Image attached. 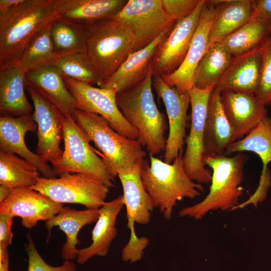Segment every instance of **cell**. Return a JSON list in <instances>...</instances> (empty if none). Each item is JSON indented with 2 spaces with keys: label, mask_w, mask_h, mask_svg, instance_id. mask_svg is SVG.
Instances as JSON below:
<instances>
[{
  "label": "cell",
  "mask_w": 271,
  "mask_h": 271,
  "mask_svg": "<svg viewBox=\"0 0 271 271\" xmlns=\"http://www.w3.org/2000/svg\"><path fill=\"white\" fill-rule=\"evenodd\" d=\"M58 18L57 0H23L0 14V67L14 63L35 35Z\"/></svg>",
  "instance_id": "1"
},
{
  "label": "cell",
  "mask_w": 271,
  "mask_h": 271,
  "mask_svg": "<svg viewBox=\"0 0 271 271\" xmlns=\"http://www.w3.org/2000/svg\"><path fill=\"white\" fill-rule=\"evenodd\" d=\"M248 160L243 152L236 153L232 157L204 154L203 162L212 170L209 192L200 202L181 209L179 216L199 219L210 211L235 209L243 195L240 185Z\"/></svg>",
  "instance_id": "2"
},
{
  "label": "cell",
  "mask_w": 271,
  "mask_h": 271,
  "mask_svg": "<svg viewBox=\"0 0 271 271\" xmlns=\"http://www.w3.org/2000/svg\"><path fill=\"white\" fill-rule=\"evenodd\" d=\"M150 160V164L146 159L142 163V181L155 207L169 220L178 201L197 197L204 192V187L189 177L182 154L170 164L151 155Z\"/></svg>",
  "instance_id": "3"
},
{
  "label": "cell",
  "mask_w": 271,
  "mask_h": 271,
  "mask_svg": "<svg viewBox=\"0 0 271 271\" xmlns=\"http://www.w3.org/2000/svg\"><path fill=\"white\" fill-rule=\"evenodd\" d=\"M152 66L146 77L134 87L116 93L117 105L128 122L139 132L138 140L154 156L164 151L167 123L152 91Z\"/></svg>",
  "instance_id": "4"
},
{
  "label": "cell",
  "mask_w": 271,
  "mask_h": 271,
  "mask_svg": "<svg viewBox=\"0 0 271 271\" xmlns=\"http://www.w3.org/2000/svg\"><path fill=\"white\" fill-rule=\"evenodd\" d=\"M72 117L92 142L111 177L114 179L120 172H128L145 159L146 152L138 140H131L115 131L101 116L78 109Z\"/></svg>",
  "instance_id": "5"
},
{
  "label": "cell",
  "mask_w": 271,
  "mask_h": 271,
  "mask_svg": "<svg viewBox=\"0 0 271 271\" xmlns=\"http://www.w3.org/2000/svg\"><path fill=\"white\" fill-rule=\"evenodd\" d=\"M85 26V53L102 83L111 76L132 52L134 37L127 27L111 18Z\"/></svg>",
  "instance_id": "6"
},
{
  "label": "cell",
  "mask_w": 271,
  "mask_h": 271,
  "mask_svg": "<svg viewBox=\"0 0 271 271\" xmlns=\"http://www.w3.org/2000/svg\"><path fill=\"white\" fill-rule=\"evenodd\" d=\"M62 119L64 149L61 158L51 163L56 175L66 173L87 174L98 179L109 188L114 187V179L72 116L63 115Z\"/></svg>",
  "instance_id": "7"
},
{
  "label": "cell",
  "mask_w": 271,
  "mask_h": 271,
  "mask_svg": "<svg viewBox=\"0 0 271 271\" xmlns=\"http://www.w3.org/2000/svg\"><path fill=\"white\" fill-rule=\"evenodd\" d=\"M30 188L59 203L79 204L87 209H99L105 203L110 188L93 176L66 173L58 178L40 177Z\"/></svg>",
  "instance_id": "8"
},
{
  "label": "cell",
  "mask_w": 271,
  "mask_h": 271,
  "mask_svg": "<svg viewBox=\"0 0 271 271\" xmlns=\"http://www.w3.org/2000/svg\"><path fill=\"white\" fill-rule=\"evenodd\" d=\"M63 78L75 99L76 109L98 114L120 134L131 140L139 139L138 130L128 122L118 108L115 88L96 87L66 76Z\"/></svg>",
  "instance_id": "9"
},
{
  "label": "cell",
  "mask_w": 271,
  "mask_h": 271,
  "mask_svg": "<svg viewBox=\"0 0 271 271\" xmlns=\"http://www.w3.org/2000/svg\"><path fill=\"white\" fill-rule=\"evenodd\" d=\"M110 18L132 32L135 39L132 52L147 47L177 22L166 13L162 0H128Z\"/></svg>",
  "instance_id": "10"
},
{
  "label": "cell",
  "mask_w": 271,
  "mask_h": 271,
  "mask_svg": "<svg viewBox=\"0 0 271 271\" xmlns=\"http://www.w3.org/2000/svg\"><path fill=\"white\" fill-rule=\"evenodd\" d=\"M215 86L205 89L193 86L189 90L191 107L190 132L186 139V149L183 157L185 170L189 177L199 183L211 182L212 172L202 161L205 154L204 126L210 95Z\"/></svg>",
  "instance_id": "11"
},
{
  "label": "cell",
  "mask_w": 271,
  "mask_h": 271,
  "mask_svg": "<svg viewBox=\"0 0 271 271\" xmlns=\"http://www.w3.org/2000/svg\"><path fill=\"white\" fill-rule=\"evenodd\" d=\"M142 163L138 164L131 170L120 172L117 175L123 189L122 196L126 211L127 225L130 232L129 241L124 247L131 252H139L147 247L148 238L138 236L134 224H148L151 220V212L155 207L142 181L140 173Z\"/></svg>",
  "instance_id": "12"
},
{
  "label": "cell",
  "mask_w": 271,
  "mask_h": 271,
  "mask_svg": "<svg viewBox=\"0 0 271 271\" xmlns=\"http://www.w3.org/2000/svg\"><path fill=\"white\" fill-rule=\"evenodd\" d=\"M205 0H201L195 10L177 21L168 36L157 47L152 62L154 75H168L184 61L199 24Z\"/></svg>",
  "instance_id": "13"
},
{
  "label": "cell",
  "mask_w": 271,
  "mask_h": 271,
  "mask_svg": "<svg viewBox=\"0 0 271 271\" xmlns=\"http://www.w3.org/2000/svg\"><path fill=\"white\" fill-rule=\"evenodd\" d=\"M153 86L158 98L162 100L168 115L169 132L164 150V161L170 164L180 154H182L190 96L189 92L180 93L175 87L168 85L160 75L153 76Z\"/></svg>",
  "instance_id": "14"
},
{
  "label": "cell",
  "mask_w": 271,
  "mask_h": 271,
  "mask_svg": "<svg viewBox=\"0 0 271 271\" xmlns=\"http://www.w3.org/2000/svg\"><path fill=\"white\" fill-rule=\"evenodd\" d=\"M25 88L33 103V114L37 125L36 154L45 162L51 163L60 159L63 153L60 146L63 140V114L34 89L26 85Z\"/></svg>",
  "instance_id": "15"
},
{
  "label": "cell",
  "mask_w": 271,
  "mask_h": 271,
  "mask_svg": "<svg viewBox=\"0 0 271 271\" xmlns=\"http://www.w3.org/2000/svg\"><path fill=\"white\" fill-rule=\"evenodd\" d=\"M216 12L214 1H206L197 28L187 55L179 67L172 73L161 76L169 86L180 93L189 91L193 87L194 72L208 48V37Z\"/></svg>",
  "instance_id": "16"
},
{
  "label": "cell",
  "mask_w": 271,
  "mask_h": 271,
  "mask_svg": "<svg viewBox=\"0 0 271 271\" xmlns=\"http://www.w3.org/2000/svg\"><path fill=\"white\" fill-rule=\"evenodd\" d=\"M63 205L30 188L15 189L0 203V214L20 217L22 225L31 229L38 221L52 218Z\"/></svg>",
  "instance_id": "17"
},
{
  "label": "cell",
  "mask_w": 271,
  "mask_h": 271,
  "mask_svg": "<svg viewBox=\"0 0 271 271\" xmlns=\"http://www.w3.org/2000/svg\"><path fill=\"white\" fill-rule=\"evenodd\" d=\"M37 129L33 113L19 117L1 116V151L20 155L35 165L44 177L56 178L52 167L32 152L25 143L26 134L29 131H37Z\"/></svg>",
  "instance_id": "18"
},
{
  "label": "cell",
  "mask_w": 271,
  "mask_h": 271,
  "mask_svg": "<svg viewBox=\"0 0 271 271\" xmlns=\"http://www.w3.org/2000/svg\"><path fill=\"white\" fill-rule=\"evenodd\" d=\"M221 100L234 142L243 139L267 116L266 106L253 93L225 91L221 92Z\"/></svg>",
  "instance_id": "19"
},
{
  "label": "cell",
  "mask_w": 271,
  "mask_h": 271,
  "mask_svg": "<svg viewBox=\"0 0 271 271\" xmlns=\"http://www.w3.org/2000/svg\"><path fill=\"white\" fill-rule=\"evenodd\" d=\"M175 24L165 29L147 47L131 53L116 72L99 86L115 88L119 93L129 90L142 82L152 66L157 47L168 36Z\"/></svg>",
  "instance_id": "20"
},
{
  "label": "cell",
  "mask_w": 271,
  "mask_h": 271,
  "mask_svg": "<svg viewBox=\"0 0 271 271\" xmlns=\"http://www.w3.org/2000/svg\"><path fill=\"white\" fill-rule=\"evenodd\" d=\"M25 81L26 86L40 93L64 116H72L76 109L75 99L54 64L43 65L26 72Z\"/></svg>",
  "instance_id": "21"
},
{
  "label": "cell",
  "mask_w": 271,
  "mask_h": 271,
  "mask_svg": "<svg viewBox=\"0 0 271 271\" xmlns=\"http://www.w3.org/2000/svg\"><path fill=\"white\" fill-rule=\"evenodd\" d=\"M253 152L260 158L263 166L259 184L252 195L256 200L265 199L270 186V174L267 165L271 164V116H265L243 139L234 142L226 149L224 155L243 152Z\"/></svg>",
  "instance_id": "22"
},
{
  "label": "cell",
  "mask_w": 271,
  "mask_h": 271,
  "mask_svg": "<svg viewBox=\"0 0 271 271\" xmlns=\"http://www.w3.org/2000/svg\"><path fill=\"white\" fill-rule=\"evenodd\" d=\"M124 206L123 196H118L99 208V214L91 232V244L78 250L77 262L84 264L95 255L106 256L117 235L118 215Z\"/></svg>",
  "instance_id": "23"
},
{
  "label": "cell",
  "mask_w": 271,
  "mask_h": 271,
  "mask_svg": "<svg viewBox=\"0 0 271 271\" xmlns=\"http://www.w3.org/2000/svg\"><path fill=\"white\" fill-rule=\"evenodd\" d=\"M260 48L234 57L215 88L220 92L234 91L254 93L260 76Z\"/></svg>",
  "instance_id": "24"
},
{
  "label": "cell",
  "mask_w": 271,
  "mask_h": 271,
  "mask_svg": "<svg viewBox=\"0 0 271 271\" xmlns=\"http://www.w3.org/2000/svg\"><path fill=\"white\" fill-rule=\"evenodd\" d=\"M25 74L15 63L0 67L1 116L32 113L33 107L25 93Z\"/></svg>",
  "instance_id": "25"
},
{
  "label": "cell",
  "mask_w": 271,
  "mask_h": 271,
  "mask_svg": "<svg viewBox=\"0 0 271 271\" xmlns=\"http://www.w3.org/2000/svg\"><path fill=\"white\" fill-rule=\"evenodd\" d=\"M99 214V209L77 210L68 206L62 207L52 218L45 221V226L50 232L54 226H58L66 235V240L62 246L61 254L65 260L77 258L79 243L78 234L83 227L96 222Z\"/></svg>",
  "instance_id": "26"
},
{
  "label": "cell",
  "mask_w": 271,
  "mask_h": 271,
  "mask_svg": "<svg viewBox=\"0 0 271 271\" xmlns=\"http://www.w3.org/2000/svg\"><path fill=\"white\" fill-rule=\"evenodd\" d=\"M215 16L208 37V47L235 32L252 17L255 1H214Z\"/></svg>",
  "instance_id": "27"
},
{
  "label": "cell",
  "mask_w": 271,
  "mask_h": 271,
  "mask_svg": "<svg viewBox=\"0 0 271 271\" xmlns=\"http://www.w3.org/2000/svg\"><path fill=\"white\" fill-rule=\"evenodd\" d=\"M233 143V131L222 107L221 92L214 88L209 98L205 122V154L224 155Z\"/></svg>",
  "instance_id": "28"
},
{
  "label": "cell",
  "mask_w": 271,
  "mask_h": 271,
  "mask_svg": "<svg viewBox=\"0 0 271 271\" xmlns=\"http://www.w3.org/2000/svg\"><path fill=\"white\" fill-rule=\"evenodd\" d=\"M127 2L126 0H57L58 18L87 25L112 17Z\"/></svg>",
  "instance_id": "29"
},
{
  "label": "cell",
  "mask_w": 271,
  "mask_h": 271,
  "mask_svg": "<svg viewBox=\"0 0 271 271\" xmlns=\"http://www.w3.org/2000/svg\"><path fill=\"white\" fill-rule=\"evenodd\" d=\"M271 39V27L262 18L252 16L219 43L233 57L261 48Z\"/></svg>",
  "instance_id": "30"
},
{
  "label": "cell",
  "mask_w": 271,
  "mask_h": 271,
  "mask_svg": "<svg viewBox=\"0 0 271 271\" xmlns=\"http://www.w3.org/2000/svg\"><path fill=\"white\" fill-rule=\"evenodd\" d=\"M233 58L220 43L211 45L194 72L193 86L205 89L215 86Z\"/></svg>",
  "instance_id": "31"
},
{
  "label": "cell",
  "mask_w": 271,
  "mask_h": 271,
  "mask_svg": "<svg viewBox=\"0 0 271 271\" xmlns=\"http://www.w3.org/2000/svg\"><path fill=\"white\" fill-rule=\"evenodd\" d=\"M52 23L35 35L14 63L25 73L43 65L54 64L58 57L51 38Z\"/></svg>",
  "instance_id": "32"
},
{
  "label": "cell",
  "mask_w": 271,
  "mask_h": 271,
  "mask_svg": "<svg viewBox=\"0 0 271 271\" xmlns=\"http://www.w3.org/2000/svg\"><path fill=\"white\" fill-rule=\"evenodd\" d=\"M40 177L38 169L29 161L0 151V185L12 189L30 188Z\"/></svg>",
  "instance_id": "33"
},
{
  "label": "cell",
  "mask_w": 271,
  "mask_h": 271,
  "mask_svg": "<svg viewBox=\"0 0 271 271\" xmlns=\"http://www.w3.org/2000/svg\"><path fill=\"white\" fill-rule=\"evenodd\" d=\"M51 38L58 56L86 51L85 25L58 18L52 23Z\"/></svg>",
  "instance_id": "34"
},
{
  "label": "cell",
  "mask_w": 271,
  "mask_h": 271,
  "mask_svg": "<svg viewBox=\"0 0 271 271\" xmlns=\"http://www.w3.org/2000/svg\"><path fill=\"white\" fill-rule=\"evenodd\" d=\"M63 76L90 84H101L85 53L78 52L59 56L54 64Z\"/></svg>",
  "instance_id": "35"
},
{
  "label": "cell",
  "mask_w": 271,
  "mask_h": 271,
  "mask_svg": "<svg viewBox=\"0 0 271 271\" xmlns=\"http://www.w3.org/2000/svg\"><path fill=\"white\" fill-rule=\"evenodd\" d=\"M261 63L259 80L254 93L261 103L271 105V39L260 48Z\"/></svg>",
  "instance_id": "36"
},
{
  "label": "cell",
  "mask_w": 271,
  "mask_h": 271,
  "mask_svg": "<svg viewBox=\"0 0 271 271\" xmlns=\"http://www.w3.org/2000/svg\"><path fill=\"white\" fill-rule=\"evenodd\" d=\"M28 243L25 249L28 256L27 271H76V266L73 260H65L60 266H53L48 264L39 253L30 233L27 235Z\"/></svg>",
  "instance_id": "37"
},
{
  "label": "cell",
  "mask_w": 271,
  "mask_h": 271,
  "mask_svg": "<svg viewBox=\"0 0 271 271\" xmlns=\"http://www.w3.org/2000/svg\"><path fill=\"white\" fill-rule=\"evenodd\" d=\"M200 2L201 0H162L164 10L176 21L190 15Z\"/></svg>",
  "instance_id": "38"
},
{
  "label": "cell",
  "mask_w": 271,
  "mask_h": 271,
  "mask_svg": "<svg viewBox=\"0 0 271 271\" xmlns=\"http://www.w3.org/2000/svg\"><path fill=\"white\" fill-rule=\"evenodd\" d=\"M13 217L0 214V247L8 248L11 244L14 234L12 232Z\"/></svg>",
  "instance_id": "39"
},
{
  "label": "cell",
  "mask_w": 271,
  "mask_h": 271,
  "mask_svg": "<svg viewBox=\"0 0 271 271\" xmlns=\"http://www.w3.org/2000/svg\"><path fill=\"white\" fill-rule=\"evenodd\" d=\"M252 16L264 19L271 27V0H256Z\"/></svg>",
  "instance_id": "40"
},
{
  "label": "cell",
  "mask_w": 271,
  "mask_h": 271,
  "mask_svg": "<svg viewBox=\"0 0 271 271\" xmlns=\"http://www.w3.org/2000/svg\"><path fill=\"white\" fill-rule=\"evenodd\" d=\"M0 271H10L8 248L0 247Z\"/></svg>",
  "instance_id": "41"
},
{
  "label": "cell",
  "mask_w": 271,
  "mask_h": 271,
  "mask_svg": "<svg viewBox=\"0 0 271 271\" xmlns=\"http://www.w3.org/2000/svg\"><path fill=\"white\" fill-rule=\"evenodd\" d=\"M23 0H0V14L7 12L13 7L19 4Z\"/></svg>",
  "instance_id": "42"
},
{
  "label": "cell",
  "mask_w": 271,
  "mask_h": 271,
  "mask_svg": "<svg viewBox=\"0 0 271 271\" xmlns=\"http://www.w3.org/2000/svg\"><path fill=\"white\" fill-rule=\"evenodd\" d=\"M13 190L7 186L0 185V203L10 195Z\"/></svg>",
  "instance_id": "43"
}]
</instances>
